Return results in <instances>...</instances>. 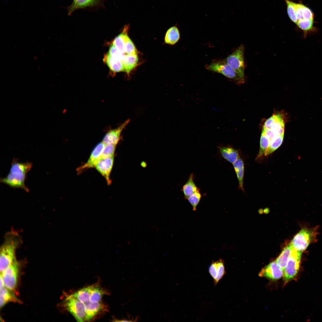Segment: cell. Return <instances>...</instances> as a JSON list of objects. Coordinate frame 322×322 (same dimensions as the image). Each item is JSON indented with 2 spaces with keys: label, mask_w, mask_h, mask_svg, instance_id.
Wrapping results in <instances>:
<instances>
[{
  "label": "cell",
  "mask_w": 322,
  "mask_h": 322,
  "mask_svg": "<svg viewBox=\"0 0 322 322\" xmlns=\"http://www.w3.org/2000/svg\"><path fill=\"white\" fill-rule=\"evenodd\" d=\"M21 236L13 229L6 233L0 249V270L3 272L16 260V252L21 245Z\"/></svg>",
  "instance_id": "1"
},
{
  "label": "cell",
  "mask_w": 322,
  "mask_h": 322,
  "mask_svg": "<svg viewBox=\"0 0 322 322\" xmlns=\"http://www.w3.org/2000/svg\"><path fill=\"white\" fill-rule=\"evenodd\" d=\"M318 227L302 229L294 237L290 244L292 248L301 253L308 246L317 240Z\"/></svg>",
  "instance_id": "2"
},
{
  "label": "cell",
  "mask_w": 322,
  "mask_h": 322,
  "mask_svg": "<svg viewBox=\"0 0 322 322\" xmlns=\"http://www.w3.org/2000/svg\"><path fill=\"white\" fill-rule=\"evenodd\" d=\"M206 68L210 71L223 75L238 84L245 82V80L223 60L212 62L209 65H206Z\"/></svg>",
  "instance_id": "3"
},
{
  "label": "cell",
  "mask_w": 322,
  "mask_h": 322,
  "mask_svg": "<svg viewBox=\"0 0 322 322\" xmlns=\"http://www.w3.org/2000/svg\"><path fill=\"white\" fill-rule=\"evenodd\" d=\"M64 306L74 316L77 321H86V313L84 303L80 302L71 295L66 296L64 301Z\"/></svg>",
  "instance_id": "4"
},
{
  "label": "cell",
  "mask_w": 322,
  "mask_h": 322,
  "mask_svg": "<svg viewBox=\"0 0 322 322\" xmlns=\"http://www.w3.org/2000/svg\"><path fill=\"white\" fill-rule=\"evenodd\" d=\"M244 47L241 44L223 61L235 70L245 80Z\"/></svg>",
  "instance_id": "5"
},
{
  "label": "cell",
  "mask_w": 322,
  "mask_h": 322,
  "mask_svg": "<svg viewBox=\"0 0 322 322\" xmlns=\"http://www.w3.org/2000/svg\"><path fill=\"white\" fill-rule=\"evenodd\" d=\"M19 263L16 259L3 272L1 273L4 287L12 291L16 288L18 275Z\"/></svg>",
  "instance_id": "6"
},
{
  "label": "cell",
  "mask_w": 322,
  "mask_h": 322,
  "mask_svg": "<svg viewBox=\"0 0 322 322\" xmlns=\"http://www.w3.org/2000/svg\"><path fill=\"white\" fill-rule=\"evenodd\" d=\"M292 249L291 256L284 270L283 276L285 284L295 276L300 267L302 253Z\"/></svg>",
  "instance_id": "7"
},
{
  "label": "cell",
  "mask_w": 322,
  "mask_h": 322,
  "mask_svg": "<svg viewBox=\"0 0 322 322\" xmlns=\"http://www.w3.org/2000/svg\"><path fill=\"white\" fill-rule=\"evenodd\" d=\"M26 175L19 172H10L6 177L0 179V182L12 188H21L28 192L29 189L25 184Z\"/></svg>",
  "instance_id": "8"
},
{
  "label": "cell",
  "mask_w": 322,
  "mask_h": 322,
  "mask_svg": "<svg viewBox=\"0 0 322 322\" xmlns=\"http://www.w3.org/2000/svg\"><path fill=\"white\" fill-rule=\"evenodd\" d=\"M285 121L283 115L273 114L265 122L263 128L270 130L275 136L284 134Z\"/></svg>",
  "instance_id": "9"
},
{
  "label": "cell",
  "mask_w": 322,
  "mask_h": 322,
  "mask_svg": "<svg viewBox=\"0 0 322 322\" xmlns=\"http://www.w3.org/2000/svg\"><path fill=\"white\" fill-rule=\"evenodd\" d=\"M105 146V144L103 142L98 143L92 151L87 162L77 169L78 172L81 173L86 169L94 167L101 157Z\"/></svg>",
  "instance_id": "10"
},
{
  "label": "cell",
  "mask_w": 322,
  "mask_h": 322,
  "mask_svg": "<svg viewBox=\"0 0 322 322\" xmlns=\"http://www.w3.org/2000/svg\"><path fill=\"white\" fill-rule=\"evenodd\" d=\"M114 157V156L101 157L95 166L97 170L105 178L108 185H110L111 183L110 175L113 165Z\"/></svg>",
  "instance_id": "11"
},
{
  "label": "cell",
  "mask_w": 322,
  "mask_h": 322,
  "mask_svg": "<svg viewBox=\"0 0 322 322\" xmlns=\"http://www.w3.org/2000/svg\"><path fill=\"white\" fill-rule=\"evenodd\" d=\"M283 270L278 266L276 261L270 263L263 268L259 275L272 280L280 279L283 275Z\"/></svg>",
  "instance_id": "12"
},
{
  "label": "cell",
  "mask_w": 322,
  "mask_h": 322,
  "mask_svg": "<svg viewBox=\"0 0 322 322\" xmlns=\"http://www.w3.org/2000/svg\"><path fill=\"white\" fill-rule=\"evenodd\" d=\"M208 272L216 285L226 273L224 261L220 259L213 261L209 267Z\"/></svg>",
  "instance_id": "13"
},
{
  "label": "cell",
  "mask_w": 322,
  "mask_h": 322,
  "mask_svg": "<svg viewBox=\"0 0 322 322\" xmlns=\"http://www.w3.org/2000/svg\"><path fill=\"white\" fill-rule=\"evenodd\" d=\"M103 0H73L72 4L67 7L68 14L70 16L75 10L82 9L100 6Z\"/></svg>",
  "instance_id": "14"
},
{
  "label": "cell",
  "mask_w": 322,
  "mask_h": 322,
  "mask_svg": "<svg viewBox=\"0 0 322 322\" xmlns=\"http://www.w3.org/2000/svg\"><path fill=\"white\" fill-rule=\"evenodd\" d=\"M130 121L129 119L126 120L117 128L107 132L103 138V142L105 145L112 144L117 145L119 141L122 131Z\"/></svg>",
  "instance_id": "15"
},
{
  "label": "cell",
  "mask_w": 322,
  "mask_h": 322,
  "mask_svg": "<svg viewBox=\"0 0 322 322\" xmlns=\"http://www.w3.org/2000/svg\"><path fill=\"white\" fill-rule=\"evenodd\" d=\"M86 313V320H92L98 314L106 308L105 305L101 301L91 302L90 301L84 303Z\"/></svg>",
  "instance_id": "16"
},
{
  "label": "cell",
  "mask_w": 322,
  "mask_h": 322,
  "mask_svg": "<svg viewBox=\"0 0 322 322\" xmlns=\"http://www.w3.org/2000/svg\"><path fill=\"white\" fill-rule=\"evenodd\" d=\"M218 148L222 157L232 164L239 157L238 151L230 146L222 145Z\"/></svg>",
  "instance_id": "17"
},
{
  "label": "cell",
  "mask_w": 322,
  "mask_h": 322,
  "mask_svg": "<svg viewBox=\"0 0 322 322\" xmlns=\"http://www.w3.org/2000/svg\"><path fill=\"white\" fill-rule=\"evenodd\" d=\"M129 29V25L125 26L122 32L115 38L112 43L118 51L123 55H125L124 46L126 40L128 37Z\"/></svg>",
  "instance_id": "18"
},
{
  "label": "cell",
  "mask_w": 322,
  "mask_h": 322,
  "mask_svg": "<svg viewBox=\"0 0 322 322\" xmlns=\"http://www.w3.org/2000/svg\"><path fill=\"white\" fill-rule=\"evenodd\" d=\"M103 60L112 72H125L121 61L114 58L108 53L105 55Z\"/></svg>",
  "instance_id": "19"
},
{
  "label": "cell",
  "mask_w": 322,
  "mask_h": 322,
  "mask_svg": "<svg viewBox=\"0 0 322 322\" xmlns=\"http://www.w3.org/2000/svg\"><path fill=\"white\" fill-rule=\"evenodd\" d=\"M137 54L124 55L121 61L125 72L129 74L137 66L138 63Z\"/></svg>",
  "instance_id": "20"
},
{
  "label": "cell",
  "mask_w": 322,
  "mask_h": 322,
  "mask_svg": "<svg viewBox=\"0 0 322 322\" xmlns=\"http://www.w3.org/2000/svg\"><path fill=\"white\" fill-rule=\"evenodd\" d=\"M238 179L239 188L244 191L243 179L244 164L243 160L240 157L233 164Z\"/></svg>",
  "instance_id": "21"
},
{
  "label": "cell",
  "mask_w": 322,
  "mask_h": 322,
  "mask_svg": "<svg viewBox=\"0 0 322 322\" xmlns=\"http://www.w3.org/2000/svg\"><path fill=\"white\" fill-rule=\"evenodd\" d=\"M290 243L288 244L284 249L275 261L278 266L284 270L285 268L292 252Z\"/></svg>",
  "instance_id": "22"
},
{
  "label": "cell",
  "mask_w": 322,
  "mask_h": 322,
  "mask_svg": "<svg viewBox=\"0 0 322 322\" xmlns=\"http://www.w3.org/2000/svg\"><path fill=\"white\" fill-rule=\"evenodd\" d=\"M0 306L3 307L7 303L11 301L18 302L19 300L10 290L5 287L0 289Z\"/></svg>",
  "instance_id": "23"
},
{
  "label": "cell",
  "mask_w": 322,
  "mask_h": 322,
  "mask_svg": "<svg viewBox=\"0 0 322 322\" xmlns=\"http://www.w3.org/2000/svg\"><path fill=\"white\" fill-rule=\"evenodd\" d=\"M32 166L31 162H19L14 159L12 162L10 172H19L27 174Z\"/></svg>",
  "instance_id": "24"
},
{
  "label": "cell",
  "mask_w": 322,
  "mask_h": 322,
  "mask_svg": "<svg viewBox=\"0 0 322 322\" xmlns=\"http://www.w3.org/2000/svg\"><path fill=\"white\" fill-rule=\"evenodd\" d=\"M193 178V174L192 173L189 176L187 182L182 187V190L186 199H188L199 189L194 182Z\"/></svg>",
  "instance_id": "25"
},
{
  "label": "cell",
  "mask_w": 322,
  "mask_h": 322,
  "mask_svg": "<svg viewBox=\"0 0 322 322\" xmlns=\"http://www.w3.org/2000/svg\"><path fill=\"white\" fill-rule=\"evenodd\" d=\"M296 24L303 31L304 38L309 33L316 31L317 28L313 26V20L303 19L298 21Z\"/></svg>",
  "instance_id": "26"
},
{
  "label": "cell",
  "mask_w": 322,
  "mask_h": 322,
  "mask_svg": "<svg viewBox=\"0 0 322 322\" xmlns=\"http://www.w3.org/2000/svg\"><path fill=\"white\" fill-rule=\"evenodd\" d=\"M180 36L178 28L176 26H173L166 32L165 38V42L170 45H174L178 41Z\"/></svg>",
  "instance_id": "27"
},
{
  "label": "cell",
  "mask_w": 322,
  "mask_h": 322,
  "mask_svg": "<svg viewBox=\"0 0 322 322\" xmlns=\"http://www.w3.org/2000/svg\"><path fill=\"white\" fill-rule=\"evenodd\" d=\"M93 285L82 288L70 295L72 296L84 303L89 301Z\"/></svg>",
  "instance_id": "28"
},
{
  "label": "cell",
  "mask_w": 322,
  "mask_h": 322,
  "mask_svg": "<svg viewBox=\"0 0 322 322\" xmlns=\"http://www.w3.org/2000/svg\"><path fill=\"white\" fill-rule=\"evenodd\" d=\"M284 134L276 136L270 140L269 145L265 156L269 155L280 147L283 142Z\"/></svg>",
  "instance_id": "29"
},
{
  "label": "cell",
  "mask_w": 322,
  "mask_h": 322,
  "mask_svg": "<svg viewBox=\"0 0 322 322\" xmlns=\"http://www.w3.org/2000/svg\"><path fill=\"white\" fill-rule=\"evenodd\" d=\"M270 140L263 130H262L260 140V146L258 153L256 159L261 158L265 155L269 145Z\"/></svg>",
  "instance_id": "30"
},
{
  "label": "cell",
  "mask_w": 322,
  "mask_h": 322,
  "mask_svg": "<svg viewBox=\"0 0 322 322\" xmlns=\"http://www.w3.org/2000/svg\"><path fill=\"white\" fill-rule=\"evenodd\" d=\"M106 293L105 290L99 286L93 285L89 301L91 302H100L103 296Z\"/></svg>",
  "instance_id": "31"
},
{
  "label": "cell",
  "mask_w": 322,
  "mask_h": 322,
  "mask_svg": "<svg viewBox=\"0 0 322 322\" xmlns=\"http://www.w3.org/2000/svg\"><path fill=\"white\" fill-rule=\"evenodd\" d=\"M288 15L291 21L296 24L298 21L295 7V3L290 0H285Z\"/></svg>",
  "instance_id": "32"
},
{
  "label": "cell",
  "mask_w": 322,
  "mask_h": 322,
  "mask_svg": "<svg viewBox=\"0 0 322 322\" xmlns=\"http://www.w3.org/2000/svg\"><path fill=\"white\" fill-rule=\"evenodd\" d=\"M125 55L137 54V50L134 44L128 36L126 38L124 46Z\"/></svg>",
  "instance_id": "33"
},
{
  "label": "cell",
  "mask_w": 322,
  "mask_h": 322,
  "mask_svg": "<svg viewBox=\"0 0 322 322\" xmlns=\"http://www.w3.org/2000/svg\"><path fill=\"white\" fill-rule=\"evenodd\" d=\"M201 197V195L199 189L187 199L192 205L193 210H196L197 206L200 201Z\"/></svg>",
  "instance_id": "34"
},
{
  "label": "cell",
  "mask_w": 322,
  "mask_h": 322,
  "mask_svg": "<svg viewBox=\"0 0 322 322\" xmlns=\"http://www.w3.org/2000/svg\"><path fill=\"white\" fill-rule=\"evenodd\" d=\"M116 145L109 144L105 145L101 157H107L114 156Z\"/></svg>",
  "instance_id": "35"
},
{
  "label": "cell",
  "mask_w": 322,
  "mask_h": 322,
  "mask_svg": "<svg viewBox=\"0 0 322 322\" xmlns=\"http://www.w3.org/2000/svg\"><path fill=\"white\" fill-rule=\"evenodd\" d=\"M108 53L112 57L121 61L124 55L120 53L112 43L110 46Z\"/></svg>",
  "instance_id": "36"
},
{
  "label": "cell",
  "mask_w": 322,
  "mask_h": 322,
  "mask_svg": "<svg viewBox=\"0 0 322 322\" xmlns=\"http://www.w3.org/2000/svg\"><path fill=\"white\" fill-rule=\"evenodd\" d=\"M302 11L303 19L313 20L314 15L311 10L303 4L302 5Z\"/></svg>",
  "instance_id": "37"
},
{
  "label": "cell",
  "mask_w": 322,
  "mask_h": 322,
  "mask_svg": "<svg viewBox=\"0 0 322 322\" xmlns=\"http://www.w3.org/2000/svg\"><path fill=\"white\" fill-rule=\"evenodd\" d=\"M302 4L301 3H295V4L296 13L298 21L303 19L302 11Z\"/></svg>",
  "instance_id": "38"
}]
</instances>
